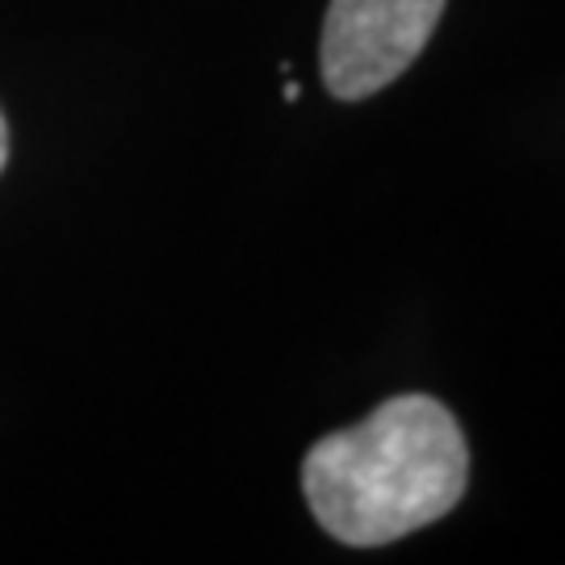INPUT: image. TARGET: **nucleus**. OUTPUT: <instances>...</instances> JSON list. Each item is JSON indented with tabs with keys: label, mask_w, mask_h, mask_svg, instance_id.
<instances>
[{
	"label": "nucleus",
	"mask_w": 565,
	"mask_h": 565,
	"mask_svg": "<svg viewBox=\"0 0 565 565\" xmlns=\"http://www.w3.org/2000/svg\"><path fill=\"white\" fill-rule=\"evenodd\" d=\"M469 486L457 415L431 394H394L306 452L302 490L327 536L382 548L445 520Z\"/></svg>",
	"instance_id": "1"
},
{
	"label": "nucleus",
	"mask_w": 565,
	"mask_h": 565,
	"mask_svg": "<svg viewBox=\"0 0 565 565\" xmlns=\"http://www.w3.org/2000/svg\"><path fill=\"white\" fill-rule=\"evenodd\" d=\"M448 0H331L323 21V84L340 102H364L424 55Z\"/></svg>",
	"instance_id": "2"
},
{
	"label": "nucleus",
	"mask_w": 565,
	"mask_h": 565,
	"mask_svg": "<svg viewBox=\"0 0 565 565\" xmlns=\"http://www.w3.org/2000/svg\"><path fill=\"white\" fill-rule=\"evenodd\" d=\"M9 163V126H4V114H0V172Z\"/></svg>",
	"instance_id": "3"
},
{
	"label": "nucleus",
	"mask_w": 565,
	"mask_h": 565,
	"mask_svg": "<svg viewBox=\"0 0 565 565\" xmlns=\"http://www.w3.org/2000/svg\"><path fill=\"white\" fill-rule=\"evenodd\" d=\"M302 97V88H298V81H285V102H298Z\"/></svg>",
	"instance_id": "4"
}]
</instances>
